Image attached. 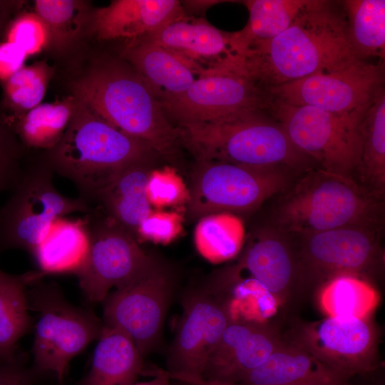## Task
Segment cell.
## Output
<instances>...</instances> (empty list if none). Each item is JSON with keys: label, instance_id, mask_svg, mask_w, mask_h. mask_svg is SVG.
Masks as SVG:
<instances>
[{"label": "cell", "instance_id": "obj_1", "mask_svg": "<svg viewBox=\"0 0 385 385\" xmlns=\"http://www.w3.org/2000/svg\"><path fill=\"white\" fill-rule=\"evenodd\" d=\"M356 61L342 2L325 0H310L284 31L242 53L243 71L266 93Z\"/></svg>", "mask_w": 385, "mask_h": 385}, {"label": "cell", "instance_id": "obj_2", "mask_svg": "<svg viewBox=\"0 0 385 385\" xmlns=\"http://www.w3.org/2000/svg\"><path fill=\"white\" fill-rule=\"evenodd\" d=\"M75 98L125 134L148 144L171 163L180 158V129L165 114L150 88L128 63L101 61L72 85Z\"/></svg>", "mask_w": 385, "mask_h": 385}, {"label": "cell", "instance_id": "obj_3", "mask_svg": "<svg viewBox=\"0 0 385 385\" xmlns=\"http://www.w3.org/2000/svg\"><path fill=\"white\" fill-rule=\"evenodd\" d=\"M160 157L143 141L107 123L77 101V108L59 143L46 160L54 173L71 180L79 197L91 205L125 169L154 165Z\"/></svg>", "mask_w": 385, "mask_h": 385}, {"label": "cell", "instance_id": "obj_4", "mask_svg": "<svg viewBox=\"0 0 385 385\" xmlns=\"http://www.w3.org/2000/svg\"><path fill=\"white\" fill-rule=\"evenodd\" d=\"M282 192L270 225L289 236L356 225H382V200L354 177L312 168Z\"/></svg>", "mask_w": 385, "mask_h": 385}, {"label": "cell", "instance_id": "obj_5", "mask_svg": "<svg viewBox=\"0 0 385 385\" xmlns=\"http://www.w3.org/2000/svg\"><path fill=\"white\" fill-rule=\"evenodd\" d=\"M178 128L183 148L196 161L281 166L299 173L316 164L294 146L267 109L248 110L215 122Z\"/></svg>", "mask_w": 385, "mask_h": 385}, {"label": "cell", "instance_id": "obj_6", "mask_svg": "<svg viewBox=\"0 0 385 385\" xmlns=\"http://www.w3.org/2000/svg\"><path fill=\"white\" fill-rule=\"evenodd\" d=\"M382 225H356L290 236L307 293L330 279L354 276L371 282L383 271Z\"/></svg>", "mask_w": 385, "mask_h": 385}, {"label": "cell", "instance_id": "obj_7", "mask_svg": "<svg viewBox=\"0 0 385 385\" xmlns=\"http://www.w3.org/2000/svg\"><path fill=\"white\" fill-rule=\"evenodd\" d=\"M299 173L281 167H253L222 161H196L189 199L194 218L219 213L248 212L283 192Z\"/></svg>", "mask_w": 385, "mask_h": 385}, {"label": "cell", "instance_id": "obj_8", "mask_svg": "<svg viewBox=\"0 0 385 385\" xmlns=\"http://www.w3.org/2000/svg\"><path fill=\"white\" fill-rule=\"evenodd\" d=\"M234 284L220 270L188 289L167 356L168 371L202 376L233 314Z\"/></svg>", "mask_w": 385, "mask_h": 385}, {"label": "cell", "instance_id": "obj_9", "mask_svg": "<svg viewBox=\"0 0 385 385\" xmlns=\"http://www.w3.org/2000/svg\"><path fill=\"white\" fill-rule=\"evenodd\" d=\"M46 159L26 167L9 198L0 210V253L10 249L32 254L57 218L88 212L84 200L61 194Z\"/></svg>", "mask_w": 385, "mask_h": 385}, {"label": "cell", "instance_id": "obj_10", "mask_svg": "<svg viewBox=\"0 0 385 385\" xmlns=\"http://www.w3.org/2000/svg\"><path fill=\"white\" fill-rule=\"evenodd\" d=\"M29 309L38 313L33 344L34 367L61 384L69 362L98 339L103 322L91 311L68 302L54 284L27 291Z\"/></svg>", "mask_w": 385, "mask_h": 385}, {"label": "cell", "instance_id": "obj_11", "mask_svg": "<svg viewBox=\"0 0 385 385\" xmlns=\"http://www.w3.org/2000/svg\"><path fill=\"white\" fill-rule=\"evenodd\" d=\"M83 218L89 237V251L76 275L89 302H103L112 289L141 279L161 264L100 207H92Z\"/></svg>", "mask_w": 385, "mask_h": 385}, {"label": "cell", "instance_id": "obj_12", "mask_svg": "<svg viewBox=\"0 0 385 385\" xmlns=\"http://www.w3.org/2000/svg\"><path fill=\"white\" fill-rule=\"evenodd\" d=\"M294 146L319 168L353 177L361 154L359 127L364 114L339 115L270 98L267 108Z\"/></svg>", "mask_w": 385, "mask_h": 385}, {"label": "cell", "instance_id": "obj_13", "mask_svg": "<svg viewBox=\"0 0 385 385\" xmlns=\"http://www.w3.org/2000/svg\"><path fill=\"white\" fill-rule=\"evenodd\" d=\"M287 334L318 360L350 379L382 366L379 332L371 317L295 321Z\"/></svg>", "mask_w": 385, "mask_h": 385}, {"label": "cell", "instance_id": "obj_14", "mask_svg": "<svg viewBox=\"0 0 385 385\" xmlns=\"http://www.w3.org/2000/svg\"><path fill=\"white\" fill-rule=\"evenodd\" d=\"M384 83V64L359 61L312 74L267 93L271 99L287 105L350 115L364 113Z\"/></svg>", "mask_w": 385, "mask_h": 385}, {"label": "cell", "instance_id": "obj_15", "mask_svg": "<svg viewBox=\"0 0 385 385\" xmlns=\"http://www.w3.org/2000/svg\"><path fill=\"white\" fill-rule=\"evenodd\" d=\"M175 290L173 273L161 263L141 279L108 294L103 301V324L126 334L144 357L160 342Z\"/></svg>", "mask_w": 385, "mask_h": 385}, {"label": "cell", "instance_id": "obj_16", "mask_svg": "<svg viewBox=\"0 0 385 385\" xmlns=\"http://www.w3.org/2000/svg\"><path fill=\"white\" fill-rule=\"evenodd\" d=\"M242 250L237 262L227 267L235 274L247 275L242 279L260 288L282 313L308 295L289 235L268 224L252 233Z\"/></svg>", "mask_w": 385, "mask_h": 385}, {"label": "cell", "instance_id": "obj_17", "mask_svg": "<svg viewBox=\"0 0 385 385\" xmlns=\"http://www.w3.org/2000/svg\"><path fill=\"white\" fill-rule=\"evenodd\" d=\"M267 93L243 70L202 76L177 100L163 108L176 127L215 122L245 111L267 109Z\"/></svg>", "mask_w": 385, "mask_h": 385}, {"label": "cell", "instance_id": "obj_18", "mask_svg": "<svg viewBox=\"0 0 385 385\" xmlns=\"http://www.w3.org/2000/svg\"><path fill=\"white\" fill-rule=\"evenodd\" d=\"M278 320L235 318L209 356L202 377L240 384L287 340Z\"/></svg>", "mask_w": 385, "mask_h": 385}, {"label": "cell", "instance_id": "obj_19", "mask_svg": "<svg viewBox=\"0 0 385 385\" xmlns=\"http://www.w3.org/2000/svg\"><path fill=\"white\" fill-rule=\"evenodd\" d=\"M178 56L202 76L242 70L234 32L222 31L202 18L184 14L145 38Z\"/></svg>", "mask_w": 385, "mask_h": 385}, {"label": "cell", "instance_id": "obj_20", "mask_svg": "<svg viewBox=\"0 0 385 385\" xmlns=\"http://www.w3.org/2000/svg\"><path fill=\"white\" fill-rule=\"evenodd\" d=\"M184 14L178 0H115L95 11L93 29L100 40L130 43L148 37Z\"/></svg>", "mask_w": 385, "mask_h": 385}, {"label": "cell", "instance_id": "obj_21", "mask_svg": "<svg viewBox=\"0 0 385 385\" xmlns=\"http://www.w3.org/2000/svg\"><path fill=\"white\" fill-rule=\"evenodd\" d=\"M123 56L162 108L177 100L202 76L178 56L145 39L128 43Z\"/></svg>", "mask_w": 385, "mask_h": 385}, {"label": "cell", "instance_id": "obj_22", "mask_svg": "<svg viewBox=\"0 0 385 385\" xmlns=\"http://www.w3.org/2000/svg\"><path fill=\"white\" fill-rule=\"evenodd\" d=\"M285 342L240 383L247 385H352L288 336Z\"/></svg>", "mask_w": 385, "mask_h": 385}, {"label": "cell", "instance_id": "obj_23", "mask_svg": "<svg viewBox=\"0 0 385 385\" xmlns=\"http://www.w3.org/2000/svg\"><path fill=\"white\" fill-rule=\"evenodd\" d=\"M143 358L130 337L103 324L90 371L77 385H133Z\"/></svg>", "mask_w": 385, "mask_h": 385}, {"label": "cell", "instance_id": "obj_24", "mask_svg": "<svg viewBox=\"0 0 385 385\" xmlns=\"http://www.w3.org/2000/svg\"><path fill=\"white\" fill-rule=\"evenodd\" d=\"M89 237L83 217L56 219L32 255L43 274H76L89 251Z\"/></svg>", "mask_w": 385, "mask_h": 385}, {"label": "cell", "instance_id": "obj_25", "mask_svg": "<svg viewBox=\"0 0 385 385\" xmlns=\"http://www.w3.org/2000/svg\"><path fill=\"white\" fill-rule=\"evenodd\" d=\"M153 167L140 164L125 169L97 200L101 210L134 237L140 222L152 211L146 185Z\"/></svg>", "mask_w": 385, "mask_h": 385}, {"label": "cell", "instance_id": "obj_26", "mask_svg": "<svg viewBox=\"0 0 385 385\" xmlns=\"http://www.w3.org/2000/svg\"><path fill=\"white\" fill-rule=\"evenodd\" d=\"M361 154L355 173L359 183L382 200L385 191V91L382 87L366 108L359 127Z\"/></svg>", "mask_w": 385, "mask_h": 385}, {"label": "cell", "instance_id": "obj_27", "mask_svg": "<svg viewBox=\"0 0 385 385\" xmlns=\"http://www.w3.org/2000/svg\"><path fill=\"white\" fill-rule=\"evenodd\" d=\"M310 0H246L249 12L245 26L234 32L236 46L242 53L250 47L268 41L288 28Z\"/></svg>", "mask_w": 385, "mask_h": 385}, {"label": "cell", "instance_id": "obj_28", "mask_svg": "<svg viewBox=\"0 0 385 385\" xmlns=\"http://www.w3.org/2000/svg\"><path fill=\"white\" fill-rule=\"evenodd\" d=\"M42 276L40 272L12 274L0 282V361L16 354L17 343L31 327L26 287Z\"/></svg>", "mask_w": 385, "mask_h": 385}, {"label": "cell", "instance_id": "obj_29", "mask_svg": "<svg viewBox=\"0 0 385 385\" xmlns=\"http://www.w3.org/2000/svg\"><path fill=\"white\" fill-rule=\"evenodd\" d=\"M352 52L359 61L384 58L385 1H341Z\"/></svg>", "mask_w": 385, "mask_h": 385}, {"label": "cell", "instance_id": "obj_30", "mask_svg": "<svg viewBox=\"0 0 385 385\" xmlns=\"http://www.w3.org/2000/svg\"><path fill=\"white\" fill-rule=\"evenodd\" d=\"M317 294L319 307L327 317L370 318L379 302V293L370 282L349 275L330 279Z\"/></svg>", "mask_w": 385, "mask_h": 385}, {"label": "cell", "instance_id": "obj_31", "mask_svg": "<svg viewBox=\"0 0 385 385\" xmlns=\"http://www.w3.org/2000/svg\"><path fill=\"white\" fill-rule=\"evenodd\" d=\"M76 108L74 96L40 103L24 113L12 128L24 145L49 150L61 140Z\"/></svg>", "mask_w": 385, "mask_h": 385}, {"label": "cell", "instance_id": "obj_32", "mask_svg": "<svg viewBox=\"0 0 385 385\" xmlns=\"http://www.w3.org/2000/svg\"><path fill=\"white\" fill-rule=\"evenodd\" d=\"M197 250L207 261L217 264L237 256L245 242V226L230 212L210 214L199 219L194 232Z\"/></svg>", "mask_w": 385, "mask_h": 385}, {"label": "cell", "instance_id": "obj_33", "mask_svg": "<svg viewBox=\"0 0 385 385\" xmlns=\"http://www.w3.org/2000/svg\"><path fill=\"white\" fill-rule=\"evenodd\" d=\"M53 73L46 62L24 66L4 82L5 101L16 113H25L40 104Z\"/></svg>", "mask_w": 385, "mask_h": 385}, {"label": "cell", "instance_id": "obj_34", "mask_svg": "<svg viewBox=\"0 0 385 385\" xmlns=\"http://www.w3.org/2000/svg\"><path fill=\"white\" fill-rule=\"evenodd\" d=\"M35 11L48 28L51 40L58 46L71 42L83 24L82 1L73 0H37Z\"/></svg>", "mask_w": 385, "mask_h": 385}, {"label": "cell", "instance_id": "obj_35", "mask_svg": "<svg viewBox=\"0 0 385 385\" xmlns=\"http://www.w3.org/2000/svg\"><path fill=\"white\" fill-rule=\"evenodd\" d=\"M151 207L162 208L187 203L189 190L181 177L171 168L152 170L146 185Z\"/></svg>", "mask_w": 385, "mask_h": 385}, {"label": "cell", "instance_id": "obj_36", "mask_svg": "<svg viewBox=\"0 0 385 385\" xmlns=\"http://www.w3.org/2000/svg\"><path fill=\"white\" fill-rule=\"evenodd\" d=\"M51 41L45 22L36 13H25L12 21L6 32V41L19 46L27 56L41 52Z\"/></svg>", "mask_w": 385, "mask_h": 385}, {"label": "cell", "instance_id": "obj_37", "mask_svg": "<svg viewBox=\"0 0 385 385\" xmlns=\"http://www.w3.org/2000/svg\"><path fill=\"white\" fill-rule=\"evenodd\" d=\"M20 158L16 134L6 120H0V193L12 190L21 178L25 168Z\"/></svg>", "mask_w": 385, "mask_h": 385}, {"label": "cell", "instance_id": "obj_38", "mask_svg": "<svg viewBox=\"0 0 385 385\" xmlns=\"http://www.w3.org/2000/svg\"><path fill=\"white\" fill-rule=\"evenodd\" d=\"M183 228L182 216L175 212L151 211L139 225L137 240L165 245L174 240Z\"/></svg>", "mask_w": 385, "mask_h": 385}, {"label": "cell", "instance_id": "obj_39", "mask_svg": "<svg viewBox=\"0 0 385 385\" xmlns=\"http://www.w3.org/2000/svg\"><path fill=\"white\" fill-rule=\"evenodd\" d=\"M42 375L19 354L0 361V385H36Z\"/></svg>", "mask_w": 385, "mask_h": 385}, {"label": "cell", "instance_id": "obj_40", "mask_svg": "<svg viewBox=\"0 0 385 385\" xmlns=\"http://www.w3.org/2000/svg\"><path fill=\"white\" fill-rule=\"evenodd\" d=\"M27 55L15 43H0V81L4 83L24 67Z\"/></svg>", "mask_w": 385, "mask_h": 385}, {"label": "cell", "instance_id": "obj_41", "mask_svg": "<svg viewBox=\"0 0 385 385\" xmlns=\"http://www.w3.org/2000/svg\"><path fill=\"white\" fill-rule=\"evenodd\" d=\"M173 377L175 381L186 385H247L242 384L220 383L205 379L201 376H195L180 373L174 374Z\"/></svg>", "mask_w": 385, "mask_h": 385}, {"label": "cell", "instance_id": "obj_42", "mask_svg": "<svg viewBox=\"0 0 385 385\" xmlns=\"http://www.w3.org/2000/svg\"><path fill=\"white\" fill-rule=\"evenodd\" d=\"M154 379L144 382H135L133 385H175L170 382L171 379L160 375H155ZM183 385H186L181 383Z\"/></svg>", "mask_w": 385, "mask_h": 385}, {"label": "cell", "instance_id": "obj_43", "mask_svg": "<svg viewBox=\"0 0 385 385\" xmlns=\"http://www.w3.org/2000/svg\"><path fill=\"white\" fill-rule=\"evenodd\" d=\"M11 275L0 270V282L9 279Z\"/></svg>", "mask_w": 385, "mask_h": 385}, {"label": "cell", "instance_id": "obj_44", "mask_svg": "<svg viewBox=\"0 0 385 385\" xmlns=\"http://www.w3.org/2000/svg\"><path fill=\"white\" fill-rule=\"evenodd\" d=\"M4 3L2 2V1H0V27L1 26V22H2V20L4 19Z\"/></svg>", "mask_w": 385, "mask_h": 385}]
</instances>
